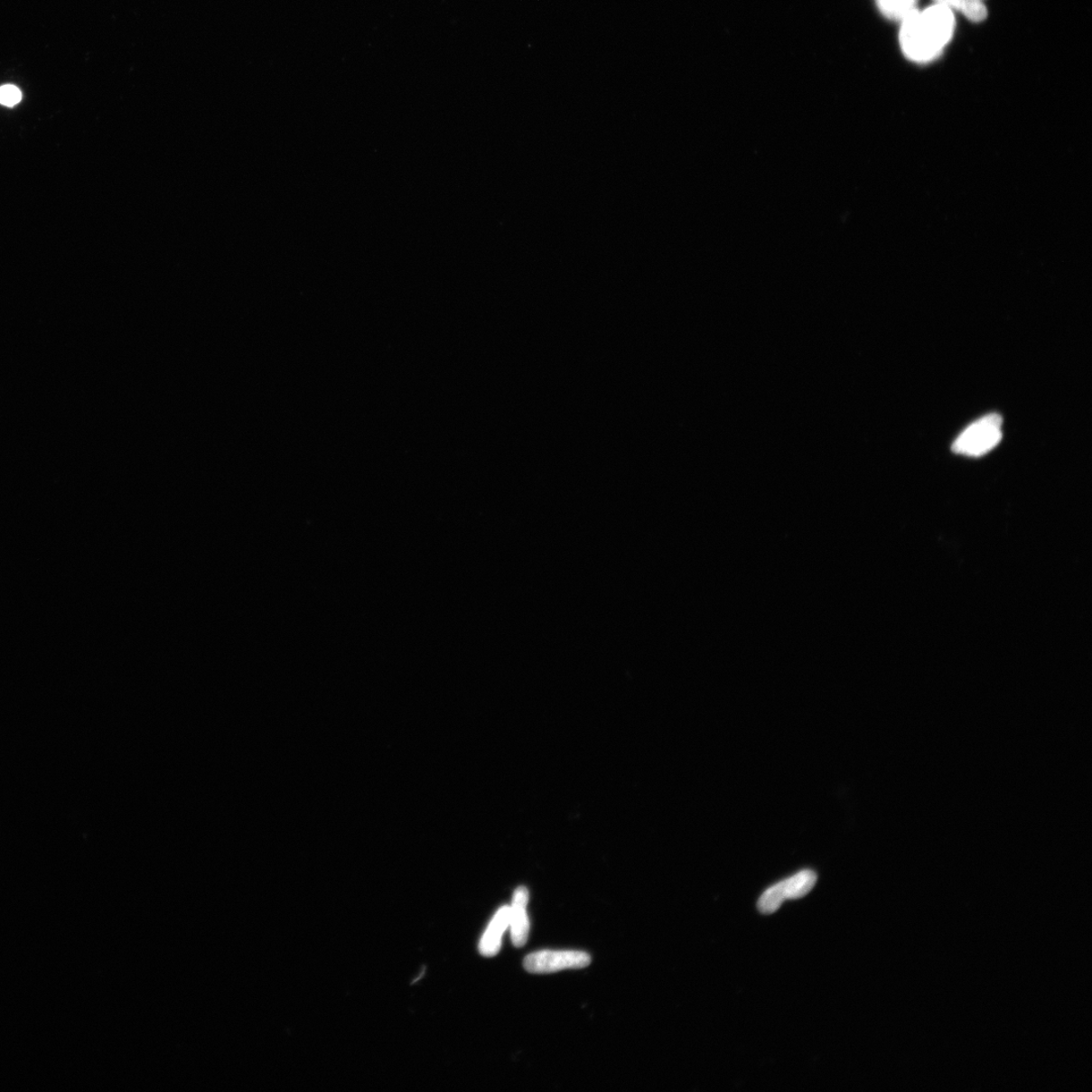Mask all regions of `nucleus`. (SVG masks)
Here are the masks:
<instances>
[{"label":"nucleus","mask_w":1092,"mask_h":1092,"mask_svg":"<svg viewBox=\"0 0 1092 1092\" xmlns=\"http://www.w3.org/2000/svg\"><path fill=\"white\" fill-rule=\"evenodd\" d=\"M901 23L902 52L917 63L935 61L952 40L955 31L953 12L938 4L922 12L913 11Z\"/></svg>","instance_id":"nucleus-1"},{"label":"nucleus","mask_w":1092,"mask_h":1092,"mask_svg":"<svg viewBox=\"0 0 1092 1092\" xmlns=\"http://www.w3.org/2000/svg\"><path fill=\"white\" fill-rule=\"evenodd\" d=\"M1002 425L1000 415H987L963 431L952 446L953 452L971 457L986 454L1001 443Z\"/></svg>","instance_id":"nucleus-2"},{"label":"nucleus","mask_w":1092,"mask_h":1092,"mask_svg":"<svg viewBox=\"0 0 1092 1092\" xmlns=\"http://www.w3.org/2000/svg\"><path fill=\"white\" fill-rule=\"evenodd\" d=\"M817 882V875L812 870H802L798 873L778 882L767 889L761 895L758 910L764 914H771L780 909L787 900H798L807 895Z\"/></svg>","instance_id":"nucleus-3"},{"label":"nucleus","mask_w":1092,"mask_h":1092,"mask_svg":"<svg viewBox=\"0 0 1092 1092\" xmlns=\"http://www.w3.org/2000/svg\"><path fill=\"white\" fill-rule=\"evenodd\" d=\"M590 963L591 957L585 952L545 950L528 955L523 965L532 975H550L565 969L586 968Z\"/></svg>","instance_id":"nucleus-4"},{"label":"nucleus","mask_w":1092,"mask_h":1092,"mask_svg":"<svg viewBox=\"0 0 1092 1092\" xmlns=\"http://www.w3.org/2000/svg\"><path fill=\"white\" fill-rule=\"evenodd\" d=\"M529 892L527 887H518L513 894L510 907V930L512 943L521 947L527 943L530 922L527 914Z\"/></svg>","instance_id":"nucleus-5"},{"label":"nucleus","mask_w":1092,"mask_h":1092,"mask_svg":"<svg viewBox=\"0 0 1092 1092\" xmlns=\"http://www.w3.org/2000/svg\"><path fill=\"white\" fill-rule=\"evenodd\" d=\"M510 925V907H502L490 920L482 935L479 950L482 956L494 957L501 950L502 937Z\"/></svg>","instance_id":"nucleus-6"},{"label":"nucleus","mask_w":1092,"mask_h":1092,"mask_svg":"<svg viewBox=\"0 0 1092 1092\" xmlns=\"http://www.w3.org/2000/svg\"><path fill=\"white\" fill-rule=\"evenodd\" d=\"M935 3L963 14L971 22L980 23L987 16V8L980 0H935Z\"/></svg>","instance_id":"nucleus-7"},{"label":"nucleus","mask_w":1092,"mask_h":1092,"mask_svg":"<svg viewBox=\"0 0 1092 1092\" xmlns=\"http://www.w3.org/2000/svg\"><path fill=\"white\" fill-rule=\"evenodd\" d=\"M917 2L918 0H877V5L887 19L902 22L917 10Z\"/></svg>","instance_id":"nucleus-8"},{"label":"nucleus","mask_w":1092,"mask_h":1092,"mask_svg":"<svg viewBox=\"0 0 1092 1092\" xmlns=\"http://www.w3.org/2000/svg\"><path fill=\"white\" fill-rule=\"evenodd\" d=\"M21 100L22 92L18 88L10 86V84L0 88V104L3 106L14 107L18 105Z\"/></svg>","instance_id":"nucleus-9"},{"label":"nucleus","mask_w":1092,"mask_h":1092,"mask_svg":"<svg viewBox=\"0 0 1092 1092\" xmlns=\"http://www.w3.org/2000/svg\"><path fill=\"white\" fill-rule=\"evenodd\" d=\"M980 2H981V0H980Z\"/></svg>","instance_id":"nucleus-10"}]
</instances>
